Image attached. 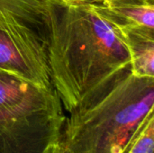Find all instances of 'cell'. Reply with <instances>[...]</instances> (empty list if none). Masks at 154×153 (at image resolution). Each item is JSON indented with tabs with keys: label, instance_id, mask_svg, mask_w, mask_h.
Masks as SVG:
<instances>
[{
	"label": "cell",
	"instance_id": "1",
	"mask_svg": "<svg viewBox=\"0 0 154 153\" xmlns=\"http://www.w3.org/2000/svg\"><path fill=\"white\" fill-rule=\"evenodd\" d=\"M48 56L51 84L69 113L131 68L120 30L88 5L69 0L52 8Z\"/></svg>",
	"mask_w": 154,
	"mask_h": 153
},
{
	"label": "cell",
	"instance_id": "2",
	"mask_svg": "<svg viewBox=\"0 0 154 153\" xmlns=\"http://www.w3.org/2000/svg\"><path fill=\"white\" fill-rule=\"evenodd\" d=\"M152 110L154 78L134 76L130 69L69 113L60 140L73 153H121Z\"/></svg>",
	"mask_w": 154,
	"mask_h": 153
},
{
	"label": "cell",
	"instance_id": "3",
	"mask_svg": "<svg viewBox=\"0 0 154 153\" xmlns=\"http://www.w3.org/2000/svg\"><path fill=\"white\" fill-rule=\"evenodd\" d=\"M0 69L36 86L53 87L47 40L31 25L3 10H0Z\"/></svg>",
	"mask_w": 154,
	"mask_h": 153
},
{
	"label": "cell",
	"instance_id": "4",
	"mask_svg": "<svg viewBox=\"0 0 154 153\" xmlns=\"http://www.w3.org/2000/svg\"><path fill=\"white\" fill-rule=\"evenodd\" d=\"M54 87L45 88L0 69V111L17 119L62 130L65 115Z\"/></svg>",
	"mask_w": 154,
	"mask_h": 153
},
{
	"label": "cell",
	"instance_id": "5",
	"mask_svg": "<svg viewBox=\"0 0 154 153\" xmlns=\"http://www.w3.org/2000/svg\"><path fill=\"white\" fill-rule=\"evenodd\" d=\"M62 130L12 117L0 111V153H42Z\"/></svg>",
	"mask_w": 154,
	"mask_h": 153
},
{
	"label": "cell",
	"instance_id": "6",
	"mask_svg": "<svg viewBox=\"0 0 154 153\" xmlns=\"http://www.w3.org/2000/svg\"><path fill=\"white\" fill-rule=\"evenodd\" d=\"M118 29L129 51L132 73L154 78V29L143 26Z\"/></svg>",
	"mask_w": 154,
	"mask_h": 153
},
{
	"label": "cell",
	"instance_id": "7",
	"mask_svg": "<svg viewBox=\"0 0 154 153\" xmlns=\"http://www.w3.org/2000/svg\"><path fill=\"white\" fill-rule=\"evenodd\" d=\"M60 0H0V10L9 12L35 29L47 41L51 14Z\"/></svg>",
	"mask_w": 154,
	"mask_h": 153
},
{
	"label": "cell",
	"instance_id": "8",
	"mask_svg": "<svg viewBox=\"0 0 154 153\" xmlns=\"http://www.w3.org/2000/svg\"><path fill=\"white\" fill-rule=\"evenodd\" d=\"M88 5L117 28L143 26L154 29V5Z\"/></svg>",
	"mask_w": 154,
	"mask_h": 153
},
{
	"label": "cell",
	"instance_id": "9",
	"mask_svg": "<svg viewBox=\"0 0 154 153\" xmlns=\"http://www.w3.org/2000/svg\"><path fill=\"white\" fill-rule=\"evenodd\" d=\"M121 153H154V110L141 121Z\"/></svg>",
	"mask_w": 154,
	"mask_h": 153
},
{
	"label": "cell",
	"instance_id": "10",
	"mask_svg": "<svg viewBox=\"0 0 154 153\" xmlns=\"http://www.w3.org/2000/svg\"><path fill=\"white\" fill-rule=\"evenodd\" d=\"M77 5H154V0H69Z\"/></svg>",
	"mask_w": 154,
	"mask_h": 153
},
{
	"label": "cell",
	"instance_id": "11",
	"mask_svg": "<svg viewBox=\"0 0 154 153\" xmlns=\"http://www.w3.org/2000/svg\"><path fill=\"white\" fill-rule=\"evenodd\" d=\"M42 153H73L60 139V141L49 144Z\"/></svg>",
	"mask_w": 154,
	"mask_h": 153
}]
</instances>
